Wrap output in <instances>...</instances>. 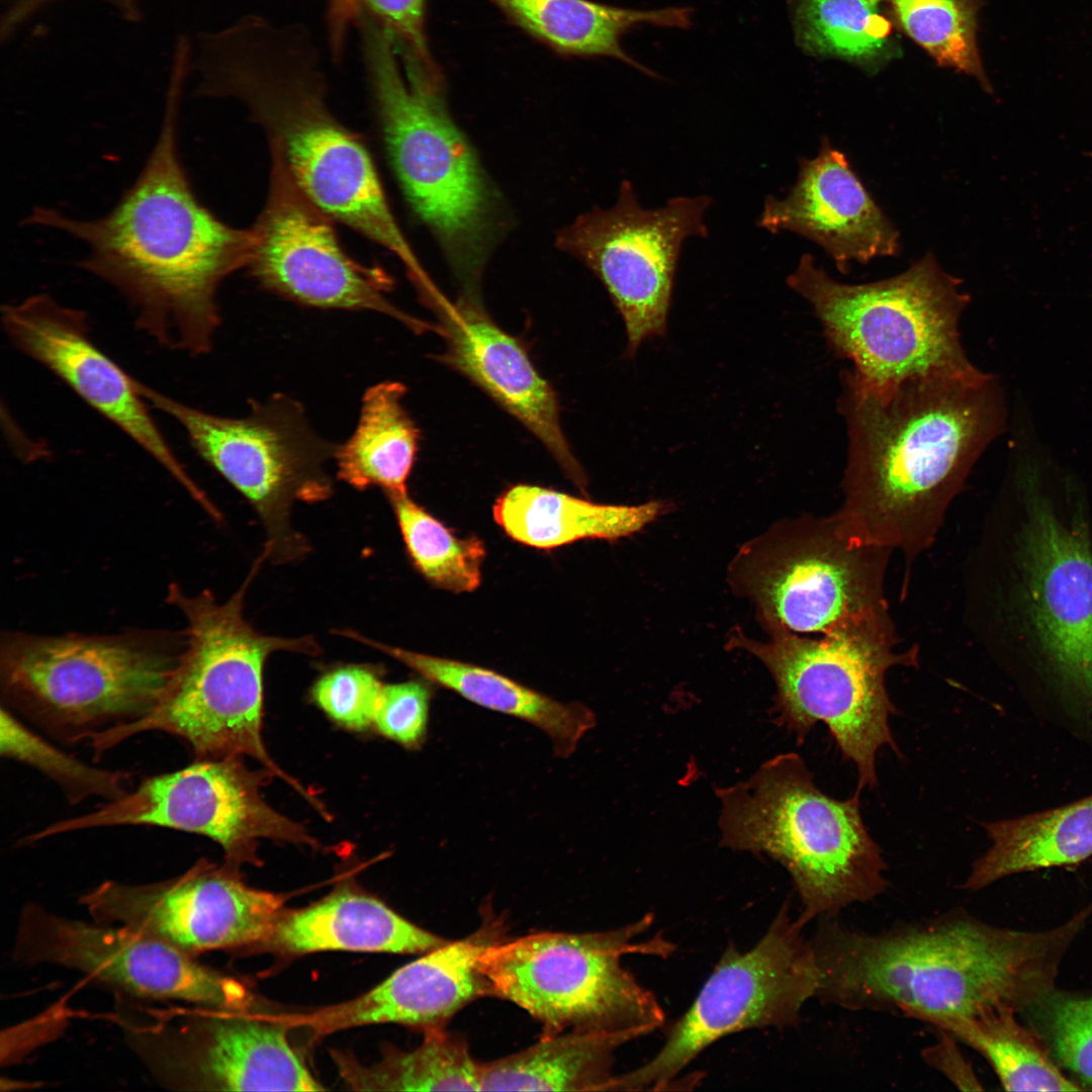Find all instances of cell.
<instances>
[{
	"label": "cell",
	"mask_w": 1092,
	"mask_h": 1092,
	"mask_svg": "<svg viewBox=\"0 0 1092 1092\" xmlns=\"http://www.w3.org/2000/svg\"><path fill=\"white\" fill-rule=\"evenodd\" d=\"M839 413L847 427L843 504L834 513L852 539L907 565L935 540L977 459L1005 430L995 375L915 374L881 385L842 372Z\"/></svg>",
	"instance_id": "1"
},
{
	"label": "cell",
	"mask_w": 1092,
	"mask_h": 1092,
	"mask_svg": "<svg viewBox=\"0 0 1092 1092\" xmlns=\"http://www.w3.org/2000/svg\"><path fill=\"white\" fill-rule=\"evenodd\" d=\"M486 1L513 25L559 56L612 58L651 76L652 71L624 51L622 36L641 23L687 28L693 13L687 7L635 10L593 0Z\"/></svg>",
	"instance_id": "28"
},
{
	"label": "cell",
	"mask_w": 1092,
	"mask_h": 1092,
	"mask_svg": "<svg viewBox=\"0 0 1092 1092\" xmlns=\"http://www.w3.org/2000/svg\"><path fill=\"white\" fill-rule=\"evenodd\" d=\"M990 518L978 558L987 643L1024 661L1092 723V535L1079 494L1017 476Z\"/></svg>",
	"instance_id": "5"
},
{
	"label": "cell",
	"mask_w": 1092,
	"mask_h": 1092,
	"mask_svg": "<svg viewBox=\"0 0 1092 1092\" xmlns=\"http://www.w3.org/2000/svg\"><path fill=\"white\" fill-rule=\"evenodd\" d=\"M12 958L72 969L136 998L234 1011L251 1003L237 979L170 943L123 925L64 917L33 902L20 912Z\"/></svg>",
	"instance_id": "19"
},
{
	"label": "cell",
	"mask_w": 1092,
	"mask_h": 1092,
	"mask_svg": "<svg viewBox=\"0 0 1092 1092\" xmlns=\"http://www.w3.org/2000/svg\"><path fill=\"white\" fill-rule=\"evenodd\" d=\"M1024 1011L1061 1069L1081 1090H1092V996L1054 989Z\"/></svg>",
	"instance_id": "39"
},
{
	"label": "cell",
	"mask_w": 1092,
	"mask_h": 1092,
	"mask_svg": "<svg viewBox=\"0 0 1092 1092\" xmlns=\"http://www.w3.org/2000/svg\"><path fill=\"white\" fill-rule=\"evenodd\" d=\"M1091 915L1092 902L1040 931L995 926L963 908L876 932L838 915L820 917L811 937L815 998L932 1026L995 1007L1024 1011L1055 989L1060 965Z\"/></svg>",
	"instance_id": "3"
},
{
	"label": "cell",
	"mask_w": 1092,
	"mask_h": 1092,
	"mask_svg": "<svg viewBox=\"0 0 1092 1092\" xmlns=\"http://www.w3.org/2000/svg\"><path fill=\"white\" fill-rule=\"evenodd\" d=\"M759 225L789 231L821 246L845 272L900 250L899 233L852 171L844 154L822 140L818 155L800 161L797 181L784 199L768 196Z\"/></svg>",
	"instance_id": "25"
},
{
	"label": "cell",
	"mask_w": 1092,
	"mask_h": 1092,
	"mask_svg": "<svg viewBox=\"0 0 1092 1092\" xmlns=\"http://www.w3.org/2000/svg\"><path fill=\"white\" fill-rule=\"evenodd\" d=\"M195 65L198 94L241 101L314 205L391 252L418 291L433 284L396 222L369 152L331 112L304 31L247 16L204 34Z\"/></svg>",
	"instance_id": "4"
},
{
	"label": "cell",
	"mask_w": 1092,
	"mask_h": 1092,
	"mask_svg": "<svg viewBox=\"0 0 1092 1092\" xmlns=\"http://www.w3.org/2000/svg\"><path fill=\"white\" fill-rule=\"evenodd\" d=\"M265 559L262 552L241 587L223 603L210 592L191 597L177 585L170 586L167 599L187 622L180 663L151 712L90 740L96 756L136 734L160 731L186 742L197 759L252 757L314 801L274 762L262 739L266 659L280 650L308 655L320 651L310 636L264 635L245 619L247 588Z\"/></svg>",
	"instance_id": "7"
},
{
	"label": "cell",
	"mask_w": 1092,
	"mask_h": 1092,
	"mask_svg": "<svg viewBox=\"0 0 1092 1092\" xmlns=\"http://www.w3.org/2000/svg\"><path fill=\"white\" fill-rule=\"evenodd\" d=\"M182 652L129 636L9 634L1 650L2 691L7 708L55 737L91 740L151 712Z\"/></svg>",
	"instance_id": "12"
},
{
	"label": "cell",
	"mask_w": 1092,
	"mask_h": 1092,
	"mask_svg": "<svg viewBox=\"0 0 1092 1092\" xmlns=\"http://www.w3.org/2000/svg\"><path fill=\"white\" fill-rule=\"evenodd\" d=\"M717 795L721 843L765 853L788 871L802 925L886 891L888 866L862 821L860 791L846 800L827 796L797 753L775 756Z\"/></svg>",
	"instance_id": "8"
},
{
	"label": "cell",
	"mask_w": 1092,
	"mask_h": 1092,
	"mask_svg": "<svg viewBox=\"0 0 1092 1092\" xmlns=\"http://www.w3.org/2000/svg\"><path fill=\"white\" fill-rule=\"evenodd\" d=\"M881 0H789L798 46L817 57L875 69L897 56Z\"/></svg>",
	"instance_id": "35"
},
{
	"label": "cell",
	"mask_w": 1092,
	"mask_h": 1092,
	"mask_svg": "<svg viewBox=\"0 0 1092 1092\" xmlns=\"http://www.w3.org/2000/svg\"><path fill=\"white\" fill-rule=\"evenodd\" d=\"M938 1040L922 1051L924 1061L961 1090H983L972 1064L963 1055L959 1040L950 1033L938 1030Z\"/></svg>",
	"instance_id": "43"
},
{
	"label": "cell",
	"mask_w": 1092,
	"mask_h": 1092,
	"mask_svg": "<svg viewBox=\"0 0 1092 1092\" xmlns=\"http://www.w3.org/2000/svg\"><path fill=\"white\" fill-rule=\"evenodd\" d=\"M899 27L938 65L976 78L992 92L977 46L980 0H881Z\"/></svg>",
	"instance_id": "37"
},
{
	"label": "cell",
	"mask_w": 1092,
	"mask_h": 1092,
	"mask_svg": "<svg viewBox=\"0 0 1092 1092\" xmlns=\"http://www.w3.org/2000/svg\"><path fill=\"white\" fill-rule=\"evenodd\" d=\"M143 398L172 417L197 454L243 494L267 534L265 550L274 562L304 555L306 541L291 526L296 500L322 502L333 482L325 464L337 445L309 425L303 406L283 393L251 401L247 417L205 413L134 379Z\"/></svg>",
	"instance_id": "14"
},
{
	"label": "cell",
	"mask_w": 1092,
	"mask_h": 1092,
	"mask_svg": "<svg viewBox=\"0 0 1092 1092\" xmlns=\"http://www.w3.org/2000/svg\"><path fill=\"white\" fill-rule=\"evenodd\" d=\"M891 552L847 536L834 514L801 517L743 545L728 579L767 632L820 635L891 618L885 596Z\"/></svg>",
	"instance_id": "13"
},
{
	"label": "cell",
	"mask_w": 1092,
	"mask_h": 1092,
	"mask_svg": "<svg viewBox=\"0 0 1092 1092\" xmlns=\"http://www.w3.org/2000/svg\"><path fill=\"white\" fill-rule=\"evenodd\" d=\"M435 311L445 338L443 362L482 388L530 430L578 484L584 475L562 432L551 385L520 342L491 321L477 293L448 299Z\"/></svg>",
	"instance_id": "24"
},
{
	"label": "cell",
	"mask_w": 1092,
	"mask_h": 1092,
	"mask_svg": "<svg viewBox=\"0 0 1092 1092\" xmlns=\"http://www.w3.org/2000/svg\"><path fill=\"white\" fill-rule=\"evenodd\" d=\"M450 941L346 885L312 905L284 910L260 945L285 954L326 950L423 954Z\"/></svg>",
	"instance_id": "26"
},
{
	"label": "cell",
	"mask_w": 1092,
	"mask_h": 1092,
	"mask_svg": "<svg viewBox=\"0 0 1092 1092\" xmlns=\"http://www.w3.org/2000/svg\"><path fill=\"white\" fill-rule=\"evenodd\" d=\"M804 927L784 905L751 948L741 951L728 945L693 1004L669 1028L658 1053L639 1068L613 1076L605 1091L666 1089L724 1036L796 1025L819 986L814 947Z\"/></svg>",
	"instance_id": "15"
},
{
	"label": "cell",
	"mask_w": 1092,
	"mask_h": 1092,
	"mask_svg": "<svg viewBox=\"0 0 1092 1092\" xmlns=\"http://www.w3.org/2000/svg\"><path fill=\"white\" fill-rule=\"evenodd\" d=\"M382 687L371 668L352 664L324 673L314 682L311 697L335 722L362 731L374 724Z\"/></svg>",
	"instance_id": "40"
},
{
	"label": "cell",
	"mask_w": 1092,
	"mask_h": 1092,
	"mask_svg": "<svg viewBox=\"0 0 1092 1092\" xmlns=\"http://www.w3.org/2000/svg\"><path fill=\"white\" fill-rule=\"evenodd\" d=\"M787 284L809 301L828 346L863 383L976 369L959 331L970 296L931 252L899 275L857 285L835 281L805 254Z\"/></svg>",
	"instance_id": "10"
},
{
	"label": "cell",
	"mask_w": 1092,
	"mask_h": 1092,
	"mask_svg": "<svg viewBox=\"0 0 1092 1092\" xmlns=\"http://www.w3.org/2000/svg\"><path fill=\"white\" fill-rule=\"evenodd\" d=\"M991 846L962 888L982 890L1011 875L1079 863L1092 855V795L1050 810L985 825Z\"/></svg>",
	"instance_id": "31"
},
{
	"label": "cell",
	"mask_w": 1092,
	"mask_h": 1092,
	"mask_svg": "<svg viewBox=\"0 0 1092 1092\" xmlns=\"http://www.w3.org/2000/svg\"><path fill=\"white\" fill-rule=\"evenodd\" d=\"M267 768L250 769L242 757L197 759L176 771L145 779L135 790L88 814L53 823L26 837L29 842L77 830L159 826L206 836L233 866L258 863L261 839L317 846L301 824L274 810L261 789Z\"/></svg>",
	"instance_id": "16"
},
{
	"label": "cell",
	"mask_w": 1092,
	"mask_h": 1092,
	"mask_svg": "<svg viewBox=\"0 0 1092 1092\" xmlns=\"http://www.w3.org/2000/svg\"><path fill=\"white\" fill-rule=\"evenodd\" d=\"M361 8L392 34L403 55L419 64L438 68L426 35L427 0H359Z\"/></svg>",
	"instance_id": "42"
},
{
	"label": "cell",
	"mask_w": 1092,
	"mask_h": 1092,
	"mask_svg": "<svg viewBox=\"0 0 1092 1092\" xmlns=\"http://www.w3.org/2000/svg\"><path fill=\"white\" fill-rule=\"evenodd\" d=\"M412 1051L387 1049L377 1063L362 1065L342 1053L333 1054L339 1073L358 1091H480L479 1062L461 1036L446 1029L425 1032Z\"/></svg>",
	"instance_id": "34"
},
{
	"label": "cell",
	"mask_w": 1092,
	"mask_h": 1092,
	"mask_svg": "<svg viewBox=\"0 0 1092 1092\" xmlns=\"http://www.w3.org/2000/svg\"><path fill=\"white\" fill-rule=\"evenodd\" d=\"M271 157L267 199L251 228L253 244L246 267L257 282L305 306L370 310L416 332L430 329L388 300L390 279L347 255L332 218L302 193L279 156L271 153Z\"/></svg>",
	"instance_id": "20"
},
{
	"label": "cell",
	"mask_w": 1092,
	"mask_h": 1092,
	"mask_svg": "<svg viewBox=\"0 0 1092 1092\" xmlns=\"http://www.w3.org/2000/svg\"><path fill=\"white\" fill-rule=\"evenodd\" d=\"M633 1032L569 1029L529 1048L479 1063L480 1091H604L615 1052Z\"/></svg>",
	"instance_id": "30"
},
{
	"label": "cell",
	"mask_w": 1092,
	"mask_h": 1092,
	"mask_svg": "<svg viewBox=\"0 0 1092 1092\" xmlns=\"http://www.w3.org/2000/svg\"><path fill=\"white\" fill-rule=\"evenodd\" d=\"M328 27L331 48L342 51L352 24L359 22L362 8L359 0H327Z\"/></svg>",
	"instance_id": "44"
},
{
	"label": "cell",
	"mask_w": 1092,
	"mask_h": 1092,
	"mask_svg": "<svg viewBox=\"0 0 1092 1092\" xmlns=\"http://www.w3.org/2000/svg\"><path fill=\"white\" fill-rule=\"evenodd\" d=\"M406 551L420 573L441 588L468 593L481 581L484 543L477 537L460 539L415 503L407 491L387 493Z\"/></svg>",
	"instance_id": "36"
},
{
	"label": "cell",
	"mask_w": 1092,
	"mask_h": 1092,
	"mask_svg": "<svg viewBox=\"0 0 1092 1092\" xmlns=\"http://www.w3.org/2000/svg\"><path fill=\"white\" fill-rule=\"evenodd\" d=\"M183 80L171 75L157 142L110 211L79 219L38 206L25 223L84 243L88 255L80 266L129 301L138 328L166 348L197 356L212 348L218 287L247 267L253 235L220 220L193 190L178 147Z\"/></svg>",
	"instance_id": "2"
},
{
	"label": "cell",
	"mask_w": 1092,
	"mask_h": 1092,
	"mask_svg": "<svg viewBox=\"0 0 1092 1092\" xmlns=\"http://www.w3.org/2000/svg\"><path fill=\"white\" fill-rule=\"evenodd\" d=\"M237 869L201 858L164 881H105L80 903L95 922L129 927L192 956L257 945L284 911V897L248 886Z\"/></svg>",
	"instance_id": "21"
},
{
	"label": "cell",
	"mask_w": 1092,
	"mask_h": 1092,
	"mask_svg": "<svg viewBox=\"0 0 1092 1092\" xmlns=\"http://www.w3.org/2000/svg\"><path fill=\"white\" fill-rule=\"evenodd\" d=\"M2 324L19 351L47 367L123 431L206 511L213 509L159 430L134 378L92 342L82 310L38 293L3 306Z\"/></svg>",
	"instance_id": "22"
},
{
	"label": "cell",
	"mask_w": 1092,
	"mask_h": 1092,
	"mask_svg": "<svg viewBox=\"0 0 1092 1092\" xmlns=\"http://www.w3.org/2000/svg\"><path fill=\"white\" fill-rule=\"evenodd\" d=\"M0 720L1 754L25 763L53 780L71 803L82 802L89 797L111 802L128 793L127 774L94 767L75 758L27 728L3 705Z\"/></svg>",
	"instance_id": "38"
},
{
	"label": "cell",
	"mask_w": 1092,
	"mask_h": 1092,
	"mask_svg": "<svg viewBox=\"0 0 1092 1092\" xmlns=\"http://www.w3.org/2000/svg\"><path fill=\"white\" fill-rule=\"evenodd\" d=\"M239 1011L200 1006L120 1018L124 1037L153 1077L172 1090L321 1091L285 1027Z\"/></svg>",
	"instance_id": "18"
},
{
	"label": "cell",
	"mask_w": 1092,
	"mask_h": 1092,
	"mask_svg": "<svg viewBox=\"0 0 1092 1092\" xmlns=\"http://www.w3.org/2000/svg\"><path fill=\"white\" fill-rule=\"evenodd\" d=\"M653 922L646 914L623 927L595 932H535L506 938L480 957L490 996L510 1001L543 1026L644 1036L664 1023L656 997L622 966L626 954L666 958L675 945L656 935L637 940Z\"/></svg>",
	"instance_id": "11"
},
{
	"label": "cell",
	"mask_w": 1092,
	"mask_h": 1092,
	"mask_svg": "<svg viewBox=\"0 0 1092 1092\" xmlns=\"http://www.w3.org/2000/svg\"><path fill=\"white\" fill-rule=\"evenodd\" d=\"M757 641L735 632L729 647L756 657L777 688V720L802 742L823 722L842 759L857 770V790L878 785L876 756L890 746L901 756L889 725L897 714L886 689L887 671L917 664L918 650L897 652L891 619L852 623L820 635L768 631Z\"/></svg>",
	"instance_id": "9"
},
{
	"label": "cell",
	"mask_w": 1092,
	"mask_h": 1092,
	"mask_svg": "<svg viewBox=\"0 0 1092 1092\" xmlns=\"http://www.w3.org/2000/svg\"><path fill=\"white\" fill-rule=\"evenodd\" d=\"M390 163L412 209L429 228L461 282L478 280L502 229L500 200L452 119L439 69L402 56L390 32L369 16L359 22Z\"/></svg>",
	"instance_id": "6"
},
{
	"label": "cell",
	"mask_w": 1092,
	"mask_h": 1092,
	"mask_svg": "<svg viewBox=\"0 0 1092 1092\" xmlns=\"http://www.w3.org/2000/svg\"><path fill=\"white\" fill-rule=\"evenodd\" d=\"M342 634L386 653L424 679L471 703L534 725L551 739L558 756L572 754L596 723L595 714L584 705L556 701L486 667L394 647L354 631Z\"/></svg>",
	"instance_id": "27"
},
{
	"label": "cell",
	"mask_w": 1092,
	"mask_h": 1092,
	"mask_svg": "<svg viewBox=\"0 0 1092 1092\" xmlns=\"http://www.w3.org/2000/svg\"><path fill=\"white\" fill-rule=\"evenodd\" d=\"M710 204L707 196H680L643 208L625 180L612 207L582 213L558 233V248L598 277L619 311L626 357H634L645 340L665 336L681 246L690 237L708 236L704 214Z\"/></svg>",
	"instance_id": "17"
},
{
	"label": "cell",
	"mask_w": 1092,
	"mask_h": 1092,
	"mask_svg": "<svg viewBox=\"0 0 1092 1092\" xmlns=\"http://www.w3.org/2000/svg\"><path fill=\"white\" fill-rule=\"evenodd\" d=\"M432 689L426 681L383 685L374 717L376 729L397 743L415 748L427 734Z\"/></svg>",
	"instance_id": "41"
},
{
	"label": "cell",
	"mask_w": 1092,
	"mask_h": 1092,
	"mask_svg": "<svg viewBox=\"0 0 1092 1092\" xmlns=\"http://www.w3.org/2000/svg\"><path fill=\"white\" fill-rule=\"evenodd\" d=\"M406 387L399 381L379 382L363 394L353 434L337 445V476L352 487L406 491L419 450L420 430L402 403Z\"/></svg>",
	"instance_id": "32"
},
{
	"label": "cell",
	"mask_w": 1092,
	"mask_h": 1092,
	"mask_svg": "<svg viewBox=\"0 0 1092 1092\" xmlns=\"http://www.w3.org/2000/svg\"><path fill=\"white\" fill-rule=\"evenodd\" d=\"M1017 1012L995 1007L934 1027L984 1057L1007 1091H1081L1056 1063L1039 1033L1018 1021Z\"/></svg>",
	"instance_id": "33"
},
{
	"label": "cell",
	"mask_w": 1092,
	"mask_h": 1092,
	"mask_svg": "<svg viewBox=\"0 0 1092 1092\" xmlns=\"http://www.w3.org/2000/svg\"><path fill=\"white\" fill-rule=\"evenodd\" d=\"M661 502L603 505L531 484L509 487L495 500L494 521L515 541L552 549L581 539L616 540L654 521Z\"/></svg>",
	"instance_id": "29"
},
{
	"label": "cell",
	"mask_w": 1092,
	"mask_h": 1092,
	"mask_svg": "<svg viewBox=\"0 0 1092 1092\" xmlns=\"http://www.w3.org/2000/svg\"><path fill=\"white\" fill-rule=\"evenodd\" d=\"M506 925L484 907L471 934L423 953L379 985L352 1000L298 1017L317 1033L376 1023H397L424 1033L446 1029L463 1007L490 996L480 957L506 939Z\"/></svg>",
	"instance_id": "23"
}]
</instances>
